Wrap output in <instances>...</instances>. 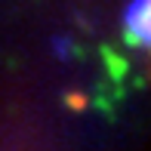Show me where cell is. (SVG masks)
<instances>
[{
  "label": "cell",
  "instance_id": "6da1fadb",
  "mask_svg": "<svg viewBox=\"0 0 151 151\" xmlns=\"http://www.w3.org/2000/svg\"><path fill=\"white\" fill-rule=\"evenodd\" d=\"M127 34L142 46H151V0H129L123 9Z\"/></svg>",
  "mask_w": 151,
  "mask_h": 151
}]
</instances>
